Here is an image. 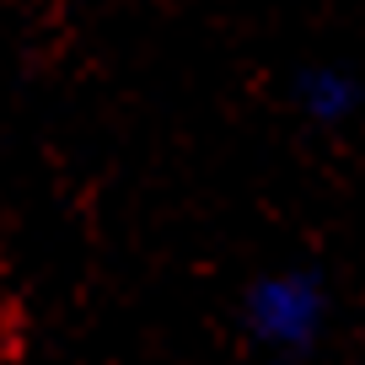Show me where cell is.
Wrapping results in <instances>:
<instances>
[{
	"label": "cell",
	"mask_w": 365,
	"mask_h": 365,
	"mask_svg": "<svg viewBox=\"0 0 365 365\" xmlns=\"http://www.w3.org/2000/svg\"><path fill=\"white\" fill-rule=\"evenodd\" d=\"M322 317H328V296L312 274L285 269V274H269L247 290V328L258 333L269 349H285L301 354L317 344Z\"/></svg>",
	"instance_id": "1"
},
{
	"label": "cell",
	"mask_w": 365,
	"mask_h": 365,
	"mask_svg": "<svg viewBox=\"0 0 365 365\" xmlns=\"http://www.w3.org/2000/svg\"><path fill=\"white\" fill-rule=\"evenodd\" d=\"M296 103L307 118H317V124H344V118L360 108V86H354V76H344L339 65H312L307 76L296 81Z\"/></svg>",
	"instance_id": "2"
},
{
	"label": "cell",
	"mask_w": 365,
	"mask_h": 365,
	"mask_svg": "<svg viewBox=\"0 0 365 365\" xmlns=\"http://www.w3.org/2000/svg\"><path fill=\"white\" fill-rule=\"evenodd\" d=\"M290 365H296V360H290Z\"/></svg>",
	"instance_id": "3"
}]
</instances>
